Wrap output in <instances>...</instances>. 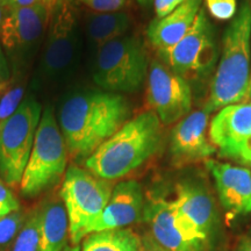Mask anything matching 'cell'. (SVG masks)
<instances>
[{
  "label": "cell",
  "instance_id": "cell-22",
  "mask_svg": "<svg viewBox=\"0 0 251 251\" xmlns=\"http://www.w3.org/2000/svg\"><path fill=\"white\" fill-rule=\"evenodd\" d=\"M11 251H41L37 209L27 214L24 227L15 238Z\"/></svg>",
  "mask_w": 251,
  "mask_h": 251
},
{
  "label": "cell",
  "instance_id": "cell-1",
  "mask_svg": "<svg viewBox=\"0 0 251 251\" xmlns=\"http://www.w3.org/2000/svg\"><path fill=\"white\" fill-rule=\"evenodd\" d=\"M131 108L120 93L79 91L69 94L58 113V126L71 158L86 161L130 120Z\"/></svg>",
  "mask_w": 251,
  "mask_h": 251
},
{
  "label": "cell",
  "instance_id": "cell-35",
  "mask_svg": "<svg viewBox=\"0 0 251 251\" xmlns=\"http://www.w3.org/2000/svg\"><path fill=\"white\" fill-rule=\"evenodd\" d=\"M1 85H5V83L1 79H0V86H1Z\"/></svg>",
  "mask_w": 251,
  "mask_h": 251
},
{
  "label": "cell",
  "instance_id": "cell-20",
  "mask_svg": "<svg viewBox=\"0 0 251 251\" xmlns=\"http://www.w3.org/2000/svg\"><path fill=\"white\" fill-rule=\"evenodd\" d=\"M130 17L126 12L92 13L86 23L87 34L97 48L124 37L130 27Z\"/></svg>",
  "mask_w": 251,
  "mask_h": 251
},
{
  "label": "cell",
  "instance_id": "cell-8",
  "mask_svg": "<svg viewBox=\"0 0 251 251\" xmlns=\"http://www.w3.org/2000/svg\"><path fill=\"white\" fill-rule=\"evenodd\" d=\"M79 47L78 21L70 0H61L47 31L40 61L39 77L43 84L64 80L74 71Z\"/></svg>",
  "mask_w": 251,
  "mask_h": 251
},
{
  "label": "cell",
  "instance_id": "cell-3",
  "mask_svg": "<svg viewBox=\"0 0 251 251\" xmlns=\"http://www.w3.org/2000/svg\"><path fill=\"white\" fill-rule=\"evenodd\" d=\"M222 51L213 77L205 112H213L250 99L251 4L243 1L222 39Z\"/></svg>",
  "mask_w": 251,
  "mask_h": 251
},
{
  "label": "cell",
  "instance_id": "cell-4",
  "mask_svg": "<svg viewBox=\"0 0 251 251\" xmlns=\"http://www.w3.org/2000/svg\"><path fill=\"white\" fill-rule=\"evenodd\" d=\"M68 147L54 111L50 106L42 111L29 159L20 181V192L34 198L56 186L67 172Z\"/></svg>",
  "mask_w": 251,
  "mask_h": 251
},
{
  "label": "cell",
  "instance_id": "cell-23",
  "mask_svg": "<svg viewBox=\"0 0 251 251\" xmlns=\"http://www.w3.org/2000/svg\"><path fill=\"white\" fill-rule=\"evenodd\" d=\"M27 214L19 209L0 219V251H11L15 238L24 227Z\"/></svg>",
  "mask_w": 251,
  "mask_h": 251
},
{
  "label": "cell",
  "instance_id": "cell-29",
  "mask_svg": "<svg viewBox=\"0 0 251 251\" xmlns=\"http://www.w3.org/2000/svg\"><path fill=\"white\" fill-rule=\"evenodd\" d=\"M61 0H0V5L4 8L27 7L34 5H52L57 6Z\"/></svg>",
  "mask_w": 251,
  "mask_h": 251
},
{
  "label": "cell",
  "instance_id": "cell-9",
  "mask_svg": "<svg viewBox=\"0 0 251 251\" xmlns=\"http://www.w3.org/2000/svg\"><path fill=\"white\" fill-rule=\"evenodd\" d=\"M158 56L165 65L186 80L208 75L216 62V43L205 9H200L186 35L171 48L158 51Z\"/></svg>",
  "mask_w": 251,
  "mask_h": 251
},
{
  "label": "cell",
  "instance_id": "cell-30",
  "mask_svg": "<svg viewBox=\"0 0 251 251\" xmlns=\"http://www.w3.org/2000/svg\"><path fill=\"white\" fill-rule=\"evenodd\" d=\"M4 13H5V8L0 5V25H1L2 18H4ZM8 78V67H7V62H6V58L4 54H2L1 50V45H0V79L2 81L7 80Z\"/></svg>",
  "mask_w": 251,
  "mask_h": 251
},
{
  "label": "cell",
  "instance_id": "cell-6",
  "mask_svg": "<svg viewBox=\"0 0 251 251\" xmlns=\"http://www.w3.org/2000/svg\"><path fill=\"white\" fill-rule=\"evenodd\" d=\"M148 67L142 41L124 36L98 49L93 80L107 92H136L148 77Z\"/></svg>",
  "mask_w": 251,
  "mask_h": 251
},
{
  "label": "cell",
  "instance_id": "cell-12",
  "mask_svg": "<svg viewBox=\"0 0 251 251\" xmlns=\"http://www.w3.org/2000/svg\"><path fill=\"white\" fill-rule=\"evenodd\" d=\"M208 136L220 156L251 168V101L220 109L212 119Z\"/></svg>",
  "mask_w": 251,
  "mask_h": 251
},
{
  "label": "cell",
  "instance_id": "cell-10",
  "mask_svg": "<svg viewBox=\"0 0 251 251\" xmlns=\"http://www.w3.org/2000/svg\"><path fill=\"white\" fill-rule=\"evenodd\" d=\"M147 78V103L162 125H172L188 115L192 107V91L185 78L157 59L150 64Z\"/></svg>",
  "mask_w": 251,
  "mask_h": 251
},
{
  "label": "cell",
  "instance_id": "cell-14",
  "mask_svg": "<svg viewBox=\"0 0 251 251\" xmlns=\"http://www.w3.org/2000/svg\"><path fill=\"white\" fill-rule=\"evenodd\" d=\"M144 196L136 180L120 181L113 187L111 198L99 218L87 228V235L102 230L127 228L144 215ZM85 236V237H86Z\"/></svg>",
  "mask_w": 251,
  "mask_h": 251
},
{
  "label": "cell",
  "instance_id": "cell-21",
  "mask_svg": "<svg viewBox=\"0 0 251 251\" xmlns=\"http://www.w3.org/2000/svg\"><path fill=\"white\" fill-rule=\"evenodd\" d=\"M142 238L128 228L92 233L84 238L80 251H141Z\"/></svg>",
  "mask_w": 251,
  "mask_h": 251
},
{
  "label": "cell",
  "instance_id": "cell-11",
  "mask_svg": "<svg viewBox=\"0 0 251 251\" xmlns=\"http://www.w3.org/2000/svg\"><path fill=\"white\" fill-rule=\"evenodd\" d=\"M57 6L34 5L5 8L0 25V45L6 54L18 59L26 57L35 49L48 31Z\"/></svg>",
  "mask_w": 251,
  "mask_h": 251
},
{
  "label": "cell",
  "instance_id": "cell-13",
  "mask_svg": "<svg viewBox=\"0 0 251 251\" xmlns=\"http://www.w3.org/2000/svg\"><path fill=\"white\" fill-rule=\"evenodd\" d=\"M143 216L150 226L151 237L165 250H205L207 242L180 214L174 200L157 198L146 206Z\"/></svg>",
  "mask_w": 251,
  "mask_h": 251
},
{
  "label": "cell",
  "instance_id": "cell-5",
  "mask_svg": "<svg viewBox=\"0 0 251 251\" xmlns=\"http://www.w3.org/2000/svg\"><path fill=\"white\" fill-rule=\"evenodd\" d=\"M112 191L111 180L97 177L77 165L68 169L58 194L68 213L69 240L72 246L85 238L87 228L105 209Z\"/></svg>",
  "mask_w": 251,
  "mask_h": 251
},
{
  "label": "cell",
  "instance_id": "cell-24",
  "mask_svg": "<svg viewBox=\"0 0 251 251\" xmlns=\"http://www.w3.org/2000/svg\"><path fill=\"white\" fill-rule=\"evenodd\" d=\"M24 87L17 86L11 91H7L2 96L1 100H0V130L2 129L5 122L17 111L19 105L24 100Z\"/></svg>",
  "mask_w": 251,
  "mask_h": 251
},
{
  "label": "cell",
  "instance_id": "cell-2",
  "mask_svg": "<svg viewBox=\"0 0 251 251\" xmlns=\"http://www.w3.org/2000/svg\"><path fill=\"white\" fill-rule=\"evenodd\" d=\"M162 141V122L149 109L126 122L86 159L85 166L102 179H119L155 156Z\"/></svg>",
  "mask_w": 251,
  "mask_h": 251
},
{
  "label": "cell",
  "instance_id": "cell-28",
  "mask_svg": "<svg viewBox=\"0 0 251 251\" xmlns=\"http://www.w3.org/2000/svg\"><path fill=\"white\" fill-rule=\"evenodd\" d=\"M186 0H153V9L157 19H161L174 12Z\"/></svg>",
  "mask_w": 251,
  "mask_h": 251
},
{
  "label": "cell",
  "instance_id": "cell-32",
  "mask_svg": "<svg viewBox=\"0 0 251 251\" xmlns=\"http://www.w3.org/2000/svg\"><path fill=\"white\" fill-rule=\"evenodd\" d=\"M236 251H251V240L242 241Z\"/></svg>",
  "mask_w": 251,
  "mask_h": 251
},
{
  "label": "cell",
  "instance_id": "cell-16",
  "mask_svg": "<svg viewBox=\"0 0 251 251\" xmlns=\"http://www.w3.org/2000/svg\"><path fill=\"white\" fill-rule=\"evenodd\" d=\"M215 180L220 202L229 218L251 213V170L216 161L206 162Z\"/></svg>",
  "mask_w": 251,
  "mask_h": 251
},
{
  "label": "cell",
  "instance_id": "cell-25",
  "mask_svg": "<svg viewBox=\"0 0 251 251\" xmlns=\"http://www.w3.org/2000/svg\"><path fill=\"white\" fill-rule=\"evenodd\" d=\"M205 2L209 14L220 21L230 20L237 12L236 0H205Z\"/></svg>",
  "mask_w": 251,
  "mask_h": 251
},
{
  "label": "cell",
  "instance_id": "cell-15",
  "mask_svg": "<svg viewBox=\"0 0 251 251\" xmlns=\"http://www.w3.org/2000/svg\"><path fill=\"white\" fill-rule=\"evenodd\" d=\"M208 115L205 111L192 112L175 126L170 136V150L176 164L202 161L216 151L207 135Z\"/></svg>",
  "mask_w": 251,
  "mask_h": 251
},
{
  "label": "cell",
  "instance_id": "cell-19",
  "mask_svg": "<svg viewBox=\"0 0 251 251\" xmlns=\"http://www.w3.org/2000/svg\"><path fill=\"white\" fill-rule=\"evenodd\" d=\"M41 251H62L69 237V219L59 197L45 200L37 208Z\"/></svg>",
  "mask_w": 251,
  "mask_h": 251
},
{
  "label": "cell",
  "instance_id": "cell-36",
  "mask_svg": "<svg viewBox=\"0 0 251 251\" xmlns=\"http://www.w3.org/2000/svg\"><path fill=\"white\" fill-rule=\"evenodd\" d=\"M5 89V86H2V87H0V94H1V92H2V90Z\"/></svg>",
  "mask_w": 251,
  "mask_h": 251
},
{
  "label": "cell",
  "instance_id": "cell-37",
  "mask_svg": "<svg viewBox=\"0 0 251 251\" xmlns=\"http://www.w3.org/2000/svg\"><path fill=\"white\" fill-rule=\"evenodd\" d=\"M250 99H251V86H250Z\"/></svg>",
  "mask_w": 251,
  "mask_h": 251
},
{
  "label": "cell",
  "instance_id": "cell-38",
  "mask_svg": "<svg viewBox=\"0 0 251 251\" xmlns=\"http://www.w3.org/2000/svg\"><path fill=\"white\" fill-rule=\"evenodd\" d=\"M2 86H5V85H1V86H0V87H2Z\"/></svg>",
  "mask_w": 251,
  "mask_h": 251
},
{
  "label": "cell",
  "instance_id": "cell-26",
  "mask_svg": "<svg viewBox=\"0 0 251 251\" xmlns=\"http://www.w3.org/2000/svg\"><path fill=\"white\" fill-rule=\"evenodd\" d=\"M20 209V203L13 191L4 180L0 179V219Z\"/></svg>",
  "mask_w": 251,
  "mask_h": 251
},
{
  "label": "cell",
  "instance_id": "cell-33",
  "mask_svg": "<svg viewBox=\"0 0 251 251\" xmlns=\"http://www.w3.org/2000/svg\"><path fill=\"white\" fill-rule=\"evenodd\" d=\"M62 251H80V244H76V246H72V244H67L64 249Z\"/></svg>",
  "mask_w": 251,
  "mask_h": 251
},
{
  "label": "cell",
  "instance_id": "cell-17",
  "mask_svg": "<svg viewBox=\"0 0 251 251\" xmlns=\"http://www.w3.org/2000/svg\"><path fill=\"white\" fill-rule=\"evenodd\" d=\"M176 207L188 224L208 241L215 218V207L211 193L203 184L196 180H184L176 186Z\"/></svg>",
  "mask_w": 251,
  "mask_h": 251
},
{
  "label": "cell",
  "instance_id": "cell-7",
  "mask_svg": "<svg viewBox=\"0 0 251 251\" xmlns=\"http://www.w3.org/2000/svg\"><path fill=\"white\" fill-rule=\"evenodd\" d=\"M41 115V103L34 98H26L0 130V179L8 186L20 185Z\"/></svg>",
  "mask_w": 251,
  "mask_h": 251
},
{
  "label": "cell",
  "instance_id": "cell-31",
  "mask_svg": "<svg viewBox=\"0 0 251 251\" xmlns=\"http://www.w3.org/2000/svg\"><path fill=\"white\" fill-rule=\"evenodd\" d=\"M141 251H168L159 246L151 236H144L142 238V250Z\"/></svg>",
  "mask_w": 251,
  "mask_h": 251
},
{
  "label": "cell",
  "instance_id": "cell-34",
  "mask_svg": "<svg viewBox=\"0 0 251 251\" xmlns=\"http://www.w3.org/2000/svg\"><path fill=\"white\" fill-rule=\"evenodd\" d=\"M137 2L141 6H143V7H147V6H149L151 2H153V0H137Z\"/></svg>",
  "mask_w": 251,
  "mask_h": 251
},
{
  "label": "cell",
  "instance_id": "cell-27",
  "mask_svg": "<svg viewBox=\"0 0 251 251\" xmlns=\"http://www.w3.org/2000/svg\"><path fill=\"white\" fill-rule=\"evenodd\" d=\"M79 1L96 13H111V12L121 11L127 0H79Z\"/></svg>",
  "mask_w": 251,
  "mask_h": 251
},
{
  "label": "cell",
  "instance_id": "cell-18",
  "mask_svg": "<svg viewBox=\"0 0 251 251\" xmlns=\"http://www.w3.org/2000/svg\"><path fill=\"white\" fill-rule=\"evenodd\" d=\"M201 9V0H186L164 18L150 23L147 35L157 51L177 45L190 31Z\"/></svg>",
  "mask_w": 251,
  "mask_h": 251
}]
</instances>
